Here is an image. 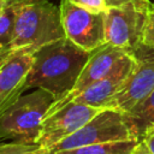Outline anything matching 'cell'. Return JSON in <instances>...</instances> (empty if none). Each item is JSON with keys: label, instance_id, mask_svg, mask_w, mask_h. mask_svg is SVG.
Wrapping results in <instances>:
<instances>
[{"label": "cell", "instance_id": "obj_13", "mask_svg": "<svg viewBox=\"0 0 154 154\" xmlns=\"http://www.w3.org/2000/svg\"><path fill=\"white\" fill-rule=\"evenodd\" d=\"M140 140L113 141L60 150L54 154H131Z\"/></svg>", "mask_w": 154, "mask_h": 154}, {"label": "cell", "instance_id": "obj_1", "mask_svg": "<svg viewBox=\"0 0 154 154\" xmlns=\"http://www.w3.org/2000/svg\"><path fill=\"white\" fill-rule=\"evenodd\" d=\"M89 57L90 52L79 48L67 37L38 48L34 52L24 89L41 88L57 101L73 89Z\"/></svg>", "mask_w": 154, "mask_h": 154}, {"label": "cell", "instance_id": "obj_12", "mask_svg": "<svg viewBox=\"0 0 154 154\" xmlns=\"http://www.w3.org/2000/svg\"><path fill=\"white\" fill-rule=\"evenodd\" d=\"M137 137L141 140L144 132L154 126V90L137 106L124 113Z\"/></svg>", "mask_w": 154, "mask_h": 154}, {"label": "cell", "instance_id": "obj_4", "mask_svg": "<svg viewBox=\"0 0 154 154\" xmlns=\"http://www.w3.org/2000/svg\"><path fill=\"white\" fill-rule=\"evenodd\" d=\"M153 2L131 0L105 12L106 43L136 54L143 47V35Z\"/></svg>", "mask_w": 154, "mask_h": 154}, {"label": "cell", "instance_id": "obj_20", "mask_svg": "<svg viewBox=\"0 0 154 154\" xmlns=\"http://www.w3.org/2000/svg\"><path fill=\"white\" fill-rule=\"evenodd\" d=\"M106 1H107L109 7H116V6H122V5H124L131 0H106Z\"/></svg>", "mask_w": 154, "mask_h": 154}, {"label": "cell", "instance_id": "obj_9", "mask_svg": "<svg viewBox=\"0 0 154 154\" xmlns=\"http://www.w3.org/2000/svg\"><path fill=\"white\" fill-rule=\"evenodd\" d=\"M34 49L23 47L11 52L0 67V118L25 91L24 85L34 61Z\"/></svg>", "mask_w": 154, "mask_h": 154}, {"label": "cell", "instance_id": "obj_6", "mask_svg": "<svg viewBox=\"0 0 154 154\" xmlns=\"http://www.w3.org/2000/svg\"><path fill=\"white\" fill-rule=\"evenodd\" d=\"M137 61V55L132 54L130 52H126L122 48H118L116 46H112L109 43H105L100 48L95 49L90 53V57L84 65L76 85L73 89L63 96L61 99L53 102L52 107L49 108V112H53L61 107L63 105L70 102L78 93H81L83 89H85L88 85H90L94 82H97L100 79H103L120 69H123L126 65L134 64Z\"/></svg>", "mask_w": 154, "mask_h": 154}, {"label": "cell", "instance_id": "obj_7", "mask_svg": "<svg viewBox=\"0 0 154 154\" xmlns=\"http://www.w3.org/2000/svg\"><path fill=\"white\" fill-rule=\"evenodd\" d=\"M59 7L65 36L71 42L90 53L106 43L105 12H89L70 0H61Z\"/></svg>", "mask_w": 154, "mask_h": 154}, {"label": "cell", "instance_id": "obj_19", "mask_svg": "<svg viewBox=\"0 0 154 154\" xmlns=\"http://www.w3.org/2000/svg\"><path fill=\"white\" fill-rule=\"evenodd\" d=\"M131 154H153V153L149 150V148L146 144V142L143 140H140L137 146L135 147V149H134V152Z\"/></svg>", "mask_w": 154, "mask_h": 154}, {"label": "cell", "instance_id": "obj_18", "mask_svg": "<svg viewBox=\"0 0 154 154\" xmlns=\"http://www.w3.org/2000/svg\"><path fill=\"white\" fill-rule=\"evenodd\" d=\"M141 140H143V141L146 142V144L148 146L149 150L154 154V126L150 128V129H148V130L144 132V135L142 136Z\"/></svg>", "mask_w": 154, "mask_h": 154}, {"label": "cell", "instance_id": "obj_16", "mask_svg": "<svg viewBox=\"0 0 154 154\" xmlns=\"http://www.w3.org/2000/svg\"><path fill=\"white\" fill-rule=\"evenodd\" d=\"M76 6L93 13H103L109 7L106 0H70Z\"/></svg>", "mask_w": 154, "mask_h": 154}, {"label": "cell", "instance_id": "obj_23", "mask_svg": "<svg viewBox=\"0 0 154 154\" xmlns=\"http://www.w3.org/2000/svg\"><path fill=\"white\" fill-rule=\"evenodd\" d=\"M7 4H13V2H19V1H23V0H5Z\"/></svg>", "mask_w": 154, "mask_h": 154}, {"label": "cell", "instance_id": "obj_15", "mask_svg": "<svg viewBox=\"0 0 154 154\" xmlns=\"http://www.w3.org/2000/svg\"><path fill=\"white\" fill-rule=\"evenodd\" d=\"M0 154H52V152L40 144H24L10 141L0 143Z\"/></svg>", "mask_w": 154, "mask_h": 154}, {"label": "cell", "instance_id": "obj_2", "mask_svg": "<svg viewBox=\"0 0 154 154\" xmlns=\"http://www.w3.org/2000/svg\"><path fill=\"white\" fill-rule=\"evenodd\" d=\"M66 37L61 24L60 7L49 0L18 2L11 51L30 47L34 51Z\"/></svg>", "mask_w": 154, "mask_h": 154}, {"label": "cell", "instance_id": "obj_5", "mask_svg": "<svg viewBox=\"0 0 154 154\" xmlns=\"http://www.w3.org/2000/svg\"><path fill=\"white\" fill-rule=\"evenodd\" d=\"M125 140L140 138L124 113L112 108H103L78 131L54 146L51 152L54 154L60 150L73 149L83 146Z\"/></svg>", "mask_w": 154, "mask_h": 154}, {"label": "cell", "instance_id": "obj_11", "mask_svg": "<svg viewBox=\"0 0 154 154\" xmlns=\"http://www.w3.org/2000/svg\"><path fill=\"white\" fill-rule=\"evenodd\" d=\"M138 59V58H137ZM137 61L130 65L124 66L116 73L100 79L97 82L91 83L81 93H78L71 101L83 103L87 106L96 107V108H106L109 100L118 93V90L124 84L125 79L130 75V72L136 66Z\"/></svg>", "mask_w": 154, "mask_h": 154}, {"label": "cell", "instance_id": "obj_17", "mask_svg": "<svg viewBox=\"0 0 154 154\" xmlns=\"http://www.w3.org/2000/svg\"><path fill=\"white\" fill-rule=\"evenodd\" d=\"M143 47H147L154 51V7L152 5V10L149 12L148 22L146 25L144 35H143Z\"/></svg>", "mask_w": 154, "mask_h": 154}, {"label": "cell", "instance_id": "obj_22", "mask_svg": "<svg viewBox=\"0 0 154 154\" xmlns=\"http://www.w3.org/2000/svg\"><path fill=\"white\" fill-rule=\"evenodd\" d=\"M7 5V2L5 1V0H0V13L2 12V10L5 8V6Z\"/></svg>", "mask_w": 154, "mask_h": 154}, {"label": "cell", "instance_id": "obj_25", "mask_svg": "<svg viewBox=\"0 0 154 154\" xmlns=\"http://www.w3.org/2000/svg\"><path fill=\"white\" fill-rule=\"evenodd\" d=\"M0 142H1V141H0Z\"/></svg>", "mask_w": 154, "mask_h": 154}, {"label": "cell", "instance_id": "obj_24", "mask_svg": "<svg viewBox=\"0 0 154 154\" xmlns=\"http://www.w3.org/2000/svg\"><path fill=\"white\" fill-rule=\"evenodd\" d=\"M153 7H154V2H153Z\"/></svg>", "mask_w": 154, "mask_h": 154}, {"label": "cell", "instance_id": "obj_3", "mask_svg": "<svg viewBox=\"0 0 154 154\" xmlns=\"http://www.w3.org/2000/svg\"><path fill=\"white\" fill-rule=\"evenodd\" d=\"M54 101L55 97L41 88L22 95L0 118V141L37 144L42 123Z\"/></svg>", "mask_w": 154, "mask_h": 154}, {"label": "cell", "instance_id": "obj_8", "mask_svg": "<svg viewBox=\"0 0 154 154\" xmlns=\"http://www.w3.org/2000/svg\"><path fill=\"white\" fill-rule=\"evenodd\" d=\"M102 109L75 101L63 105L58 109L47 113L42 123L37 144L52 149L59 142L78 131Z\"/></svg>", "mask_w": 154, "mask_h": 154}, {"label": "cell", "instance_id": "obj_14", "mask_svg": "<svg viewBox=\"0 0 154 154\" xmlns=\"http://www.w3.org/2000/svg\"><path fill=\"white\" fill-rule=\"evenodd\" d=\"M18 2L7 4L0 13V51H11Z\"/></svg>", "mask_w": 154, "mask_h": 154}, {"label": "cell", "instance_id": "obj_10", "mask_svg": "<svg viewBox=\"0 0 154 154\" xmlns=\"http://www.w3.org/2000/svg\"><path fill=\"white\" fill-rule=\"evenodd\" d=\"M138 58V57H137ZM154 90V57L138 58L137 64L106 108L128 113Z\"/></svg>", "mask_w": 154, "mask_h": 154}, {"label": "cell", "instance_id": "obj_21", "mask_svg": "<svg viewBox=\"0 0 154 154\" xmlns=\"http://www.w3.org/2000/svg\"><path fill=\"white\" fill-rule=\"evenodd\" d=\"M11 52H12V51H0V67H1V65L6 61V59L10 57Z\"/></svg>", "mask_w": 154, "mask_h": 154}]
</instances>
